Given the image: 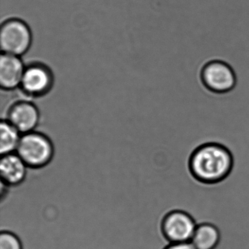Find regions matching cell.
<instances>
[{
    "instance_id": "obj_1",
    "label": "cell",
    "mask_w": 249,
    "mask_h": 249,
    "mask_svg": "<svg viewBox=\"0 0 249 249\" xmlns=\"http://www.w3.org/2000/svg\"><path fill=\"white\" fill-rule=\"evenodd\" d=\"M233 157L224 145L208 143L195 150L190 159L191 172L194 177L205 183L224 180L231 173Z\"/></svg>"
},
{
    "instance_id": "obj_2",
    "label": "cell",
    "mask_w": 249,
    "mask_h": 249,
    "mask_svg": "<svg viewBox=\"0 0 249 249\" xmlns=\"http://www.w3.org/2000/svg\"><path fill=\"white\" fill-rule=\"evenodd\" d=\"M17 153L29 168L41 169L53 160L54 145L47 135L36 130L21 135Z\"/></svg>"
},
{
    "instance_id": "obj_3",
    "label": "cell",
    "mask_w": 249,
    "mask_h": 249,
    "mask_svg": "<svg viewBox=\"0 0 249 249\" xmlns=\"http://www.w3.org/2000/svg\"><path fill=\"white\" fill-rule=\"evenodd\" d=\"M33 43V33L28 24L18 18L4 21L0 28V46L2 53L21 56Z\"/></svg>"
},
{
    "instance_id": "obj_4",
    "label": "cell",
    "mask_w": 249,
    "mask_h": 249,
    "mask_svg": "<svg viewBox=\"0 0 249 249\" xmlns=\"http://www.w3.org/2000/svg\"><path fill=\"white\" fill-rule=\"evenodd\" d=\"M200 79L208 91L218 94L231 92L235 89L237 83L234 68L221 60L207 62L201 71Z\"/></svg>"
},
{
    "instance_id": "obj_5",
    "label": "cell",
    "mask_w": 249,
    "mask_h": 249,
    "mask_svg": "<svg viewBox=\"0 0 249 249\" xmlns=\"http://www.w3.org/2000/svg\"><path fill=\"white\" fill-rule=\"evenodd\" d=\"M197 227L192 215L185 211H173L163 218L161 232L164 240L170 243L191 242Z\"/></svg>"
},
{
    "instance_id": "obj_6",
    "label": "cell",
    "mask_w": 249,
    "mask_h": 249,
    "mask_svg": "<svg viewBox=\"0 0 249 249\" xmlns=\"http://www.w3.org/2000/svg\"><path fill=\"white\" fill-rule=\"evenodd\" d=\"M53 83L51 68L41 62H33L26 66L20 89L27 97L39 98L52 91Z\"/></svg>"
},
{
    "instance_id": "obj_7",
    "label": "cell",
    "mask_w": 249,
    "mask_h": 249,
    "mask_svg": "<svg viewBox=\"0 0 249 249\" xmlns=\"http://www.w3.org/2000/svg\"><path fill=\"white\" fill-rule=\"evenodd\" d=\"M38 107L29 100H18L8 107L6 119L21 135L36 131L40 122Z\"/></svg>"
},
{
    "instance_id": "obj_8",
    "label": "cell",
    "mask_w": 249,
    "mask_h": 249,
    "mask_svg": "<svg viewBox=\"0 0 249 249\" xmlns=\"http://www.w3.org/2000/svg\"><path fill=\"white\" fill-rule=\"evenodd\" d=\"M26 66L21 56L2 53L0 56V87L5 91L20 88Z\"/></svg>"
},
{
    "instance_id": "obj_9",
    "label": "cell",
    "mask_w": 249,
    "mask_h": 249,
    "mask_svg": "<svg viewBox=\"0 0 249 249\" xmlns=\"http://www.w3.org/2000/svg\"><path fill=\"white\" fill-rule=\"evenodd\" d=\"M29 167L17 152L2 155L0 160L1 183L8 187L24 183Z\"/></svg>"
},
{
    "instance_id": "obj_10",
    "label": "cell",
    "mask_w": 249,
    "mask_h": 249,
    "mask_svg": "<svg viewBox=\"0 0 249 249\" xmlns=\"http://www.w3.org/2000/svg\"><path fill=\"white\" fill-rule=\"evenodd\" d=\"M221 241V233L209 223L198 224L191 243L196 249H216Z\"/></svg>"
},
{
    "instance_id": "obj_11",
    "label": "cell",
    "mask_w": 249,
    "mask_h": 249,
    "mask_svg": "<svg viewBox=\"0 0 249 249\" xmlns=\"http://www.w3.org/2000/svg\"><path fill=\"white\" fill-rule=\"evenodd\" d=\"M21 134L6 119L0 124V153L1 156L17 152Z\"/></svg>"
},
{
    "instance_id": "obj_12",
    "label": "cell",
    "mask_w": 249,
    "mask_h": 249,
    "mask_svg": "<svg viewBox=\"0 0 249 249\" xmlns=\"http://www.w3.org/2000/svg\"><path fill=\"white\" fill-rule=\"evenodd\" d=\"M0 249H24L21 239L10 230L0 233Z\"/></svg>"
},
{
    "instance_id": "obj_13",
    "label": "cell",
    "mask_w": 249,
    "mask_h": 249,
    "mask_svg": "<svg viewBox=\"0 0 249 249\" xmlns=\"http://www.w3.org/2000/svg\"><path fill=\"white\" fill-rule=\"evenodd\" d=\"M162 249H196L191 242L186 243H170Z\"/></svg>"
}]
</instances>
